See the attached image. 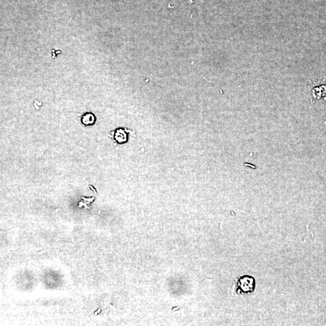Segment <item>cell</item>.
Wrapping results in <instances>:
<instances>
[{
  "label": "cell",
  "mask_w": 326,
  "mask_h": 326,
  "mask_svg": "<svg viewBox=\"0 0 326 326\" xmlns=\"http://www.w3.org/2000/svg\"><path fill=\"white\" fill-rule=\"evenodd\" d=\"M256 288L255 278L250 276H243L238 278L236 291L238 294H252Z\"/></svg>",
  "instance_id": "cell-1"
}]
</instances>
